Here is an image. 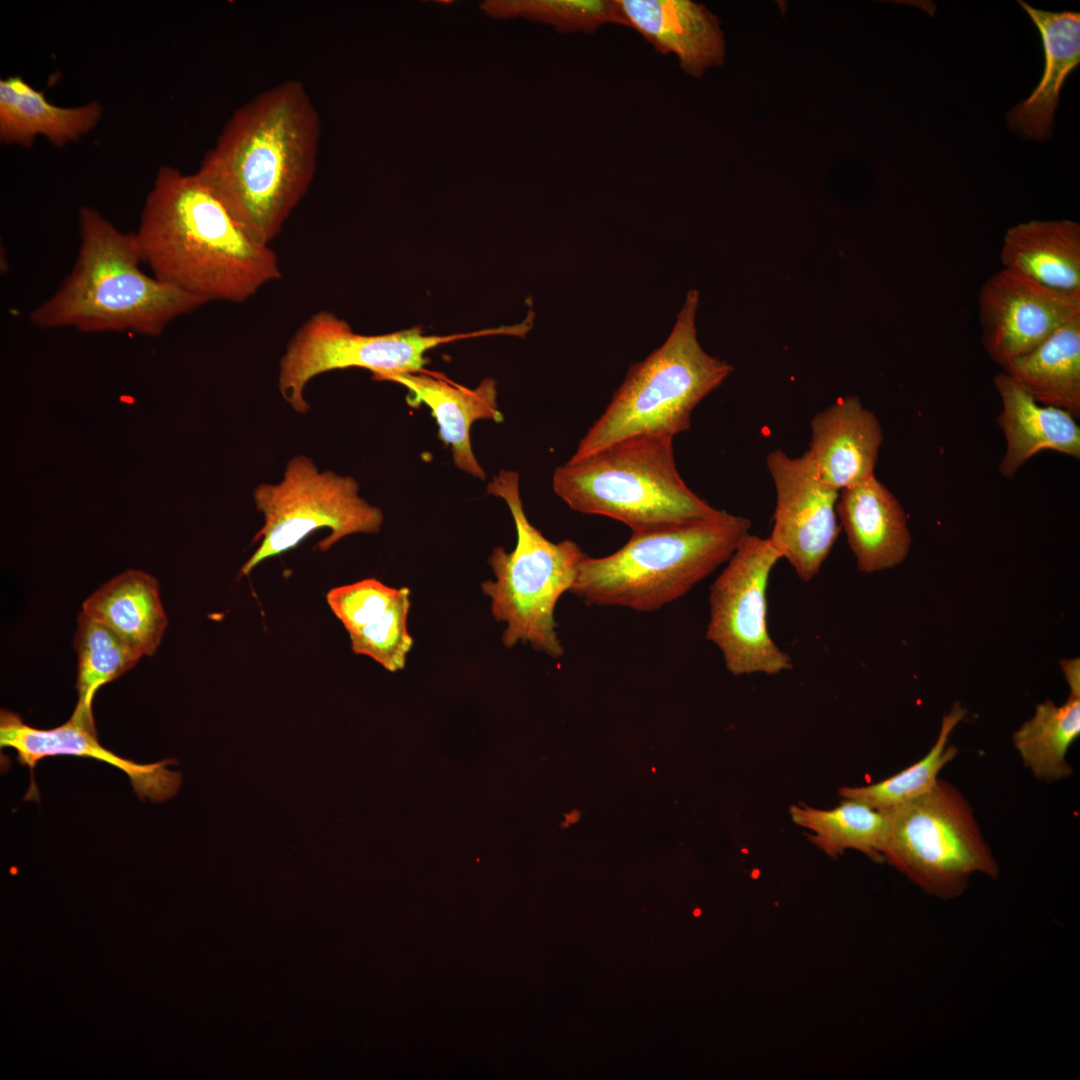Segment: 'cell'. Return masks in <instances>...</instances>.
Masks as SVG:
<instances>
[{
	"mask_svg": "<svg viewBox=\"0 0 1080 1080\" xmlns=\"http://www.w3.org/2000/svg\"><path fill=\"white\" fill-rule=\"evenodd\" d=\"M383 381L404 386L411 407L427 406L438 426V438L450 447L454 465L465 473L484 480V469L475 457L471 444V428L477 420L501 423L498 409L497 383L483 379L475 388L460 385L442 374L423 369L419 372L393 375Z\"/></svg>",
	"mask_w": 1080,
	"mask_h": 1080,
	"instance_id": "cell-16",
	"label": "cell"
},
{
	"mask_svg": "<svg viewBox=\"0 0 1080 1080\" xmlns=\"http://www.w3.org/2000/svg\"><path fill=\"white\" fill-rule=\"evenodd\" d=\"M1060 664L1070 689L1067 700L1059 706L1050 699L1037 704L1032 718L1012 735L1024 766L1048 783L1071 776L1067 753L1080 735V659H1063Z\"/></svg>",
	"mask_w": 1080,
	"mask_h": 1080,
	"instance_id": "cell-24",
	"label": "cell"
},
{
	"mask_svg": "<svg viewBox=\"0 0 1080 1080\" xmlns=\"http://www.w3.org/2000/svg\"><path fill=\"white\" fill-rule=\"evenodd\" d=\"M1003 268L1055 290L1080 292V225L1032 220L1010 227L1000 250Z\"/></svg>",
	"mask_w": 1080,
	"mask_h": 1080,
	"instance_id": "cell-22",
	"label": "cell"
},
{
	"mask_svg": "<svg viewBox=\"0 0 1080 1080\" xmlns=\"http://www.w3.org/2000/svg\"><path fill=\"white\" fill-rule=\"evenodd\" d=\"M508 12L546 22L560 30L592 33L606 24L629 27L618 0L517 1Z\"/></svg>",
	"mask_w": 1080,
	"mask_h": 1080,
	"instance_id": "cell-30",
	"label": "cell"
},
{
	"mask_svg": "<svg viewBox=\"0 0 1080 1080\" xmlns=\"http://www.w3.org/2000/svg\"><path fill=\"white\" fill-rule=\"evenodd\" d=\"M0 746L13 749L17 761L29 768L31 788L36 792L33 781L35 767L42 759L55 756L91 758L111 765L127 775L139 798L151 802L159 803L172 798L182 783L181 773L167 767L175 764V760L139 764L121 757L99 742L94 718L76 711L64 724L40 729L26 724L14 712L1 710Z\"/></svg>",
	"mask_w": 1080,
	"mask_h": 1080,
	"instance_id": "cell-14",
	"label": "cell"
},
{
	"mask_svg": "<svg viewBox=\"0 0 1080 1080\" xmlns=\"http://www.w3.org/2000/svg\"><path fill=\"white\" fill-rule=\"evenodd\" d=\"M320 135L305 86L286 80L233 112L196 174L255 240L269 245L310 187Z\"/></svg>",
	"mask_w": 1080,
	"mask_h": 1080,
	"instance_id": "cell-1",
	"label": "cell"
},
{
	"mask_svg": "<svg viewBox=\"0 0 1080 1080\" xmlns=\"http://www.w3.org/2000/svg\"><path fill=\"white\" fill-rule=\"evenodd\" d=\"M74 647L78 656L74 711L93 717L97 691L133 668L141 657L109 627L83 612L77 617Z\"/></svg>",
	"mask_w": 1080,
	"mask_h": 1080,
	"instance_id": "cell-29",
	"label": "cell"
},
{
	"mask_svg": "<svg viewBox=\"0 0 1080 1080\" xmlns=\"http://www.w3.org/2000/svg\"><path fill=\"white\" fill-rule=\"evenodd\" d=\"M98 102L78 107L51 104L20 76L0 80V139L29 146L45 136L56 146L78 140L90 132L101 117Z\"/></svg>",
	"mask_w": 1080,
	"mask_h": 1080,
	"instance_id": "cell-25",
	"label": "cell"
},
{
	"mask_svg": "<svg viewBox=\"0 0 1080 1080\" xmlns=\"http://www.w3.org/2000/svg\"><path fill=\"white\" fill-rule=\"evenodd\" d=\"M1039 404L1080 416V315L1002 367Z\"/></svg>",
	"mask_w": 1080,
	"mask_h": 1080,
	"instance_id": "cell-26",
	"label": "cell"
},
{
	"mask_svg": "<svg viewBox=\"0 0 1080 1080\" xmlns=\"http://www.w3.org/2000/svg\"><path fill=\"white\" fill-rule=\"evenodd\" d=\"M264 525L253 542L255 552L243 564L239 576H248L259 564L298 546L316 530L328 528L317 549L328 551L340 540L356 533H377L384 521L380 508L359 495L351 476L319 471L304 456L292 457L277 484L262 483L253 492Z\"/></svg>",
	"mask_w": 1080,
	"mask_h": 1080,
	"instance_id": "cell-9",
	"label": "cell"
},
{
	"mask_svg": "<svg viewBox=\"0 0 1080 1080\" xmlns=\"http://www.w3.org/2000/svg\"><path fill=\"white\" fill-rule=\"evenodd\" d=\"M978 311L983 346L1003 367L1080 315V292L1055 290L1002 268L982 285Z\"/></svg>",
	"mask_w": 1080,
	"mask_h": 1080,
	"instance_id": "cell-13",
	"label": "cell"
},
{
	"mask_svg": "<svg viewBox=\"0 0 1080 1080\" xmlns=\"http://www.w3.org/2000/svg\"><path fill=\"white\" fill-rule=\"evenodd\" d=\"M766 466L776 493L768 540L799 579L811 581L829 556L841 527L836 513L839 491L820 477L809 454L791 457L772 450Z\"/></svg>",
	"mask_w": 1080,
	"mask_h": 1080,
	"instance_id": "cell-12",
	"label": "cell"
},
{
	"mask_svg": "<svg viewBox=\"0 0 1080 1080\" xmlns=\"http://www.w3.org/2000/svg\"><path fill=\"white\" fill-rule=\"evenodd\" d=\"M580 816L581 813L578 810H572L571 812L565 814V821L562 823V827H569L570 825L577 823L580 819Z\"/></svg>",
	"mask_w": 1080,
	"mask_h": 1080,
	"instance_id": "cell-31",
	"label": "cell"
},
{
	"mask_svg": "<svg viewBox=\"0 0 1080 1080\" xmlns=\"http://www.w3.org/2000/svg\"><path fill=\"white\" fill-rule=\"evenodd\" d=\"M673 439L634 436L583 458H570L555 469L553 491L572 510L614 519L631 530L718 514L721 510L680 476Z\"/></svg>",
	"mask_w": 1080,
	"mask_h": 1080,
	"instance_id": "cell-5",
	"label": "cell"
},
{
	"mask_svg": "<svg viewBox=\"0 0 1080 1080\" xmlns=\"http://www.w3.org/2000/svg\"><path fill=\"white\" fill-rule=\"evenodd\" d=\"M966 709L954 704L942 719L938 737L928 753L917 762L879 782L863 786H844L839 789L843 799H853L880 812L904 805L931 790L940 779L941 770L958 754L950 744L954 728L966 716Z\"/></svg>",
	"mask_w": 1080,
	"mask_h": 1080,
	"instance_id": "cell-28",
	"label": "cell"
},
{
	"mask_svg": "<svg viewBox=\"0 0 1080 1080\" xmlns=\"http://www.w3.org/2000/svg\"><path fill=\"white\" fill-rule=\"evenodd\" d=\"M1002 410L998 417L1007 443L999 470L1012 479L1019 468L1042 450L1080 457V428L1068 412L1039 404L1006 373L994 378Z\"/></svg>",
	"mask_w": 1080,
	"mask_h": 1080,
	"instance_id": "cell-20",
	"label": "cell"
},
{
	"mask_svg": "<svg viewBox=\"0 0 1080 1080\" xmlns=\"http://www.w3.org/2000/svg\"><path fill=\"white\" fill-rule=\"evenodd\" d=\"M82 612L109 627L140 657L155 654L168 624L157 580L139 570L105 583L84 601Z\"/></svg>",
	"mask_w": 1080,
	"mask_h": 1080,
	"instance_id": "cell-23",
	"label": "cell"
},
{
	"mask_svg": "<svg viewBox=\"0 0 1080 1080\" xmlns=\"http://www.w3.org/2000/svg\"><path fill=\"white\" fill-rule=\"evenodd\" d=\"M487 493L505 501L517 535L511 552L500 546L493 550L488 564L495 580L481 585L490 598L493 617L506 624L502 642L507 648L529 643L534 650L559 658L564 647L556 630V604L571 592L587 554L572 540H548L532 525L524 511L516 471L500 470L488 483Z\"/></svg>",
	"mask_w": 1080,
	"mask_h": 1080,
	"instance_id": "cell-7",
	"label": "cell"
},
{
	"mask_svg": "<svg viewBox=\"0 0 1080 1080\" xmlns=\"http://www.w3.org/2000/svg\"><path fill=\"white\" fill-rule=\"evenodd\" d=\"M836 513L859 571H883L907 557L911 545L907 516L875 475L841 490Z\"/></svg>",
	"mask_w": 1080,
	"mask_h": 1080,
	"instance_id": "cell-19",
	"label": "cell"
},
{
	"mask_svg": "<svg viewBox=\"0 0 1080 1080\" xmlns=\"http://www.w3.org/2000/svg\"><path fill=\"white\" fill-rule=\"evenodd\" d=\"M629 27L657 52L674 54L682 70L701 77L725 57L720 20L701 3L691 0H618Z\"/></svg>",
	"mask_w": 1080,
	"mask_h": 1080,
	"instance_id": "cell-17",
	"label": "cell"
},
{
	"mask_svg": "<svg viewBox=\"0 0 1080 1080\" xmlns=\"http://www.w3.org/2000/svg\"><path fill=\"white\" fill-rule=\"evenodd\" d=\"M80 247L68 277L29 315L42 329L130 331L157 336L175 318L207 302L145 274L135 233H124L91 207L79 213Z\"/></svg>",
	"mask_w": 1080,
	"mask_h": 1080,
	"instance_id": "cell-3",
	"label": "cell"
},
{
	"mask_svg": "<svg viewBox=\"0 0 1080 1080\" xmlns=\"http://www.w3.org/2000/svg\"><path fill=\"white\" fill-rule=\"evenodd\" d=\"M517 327L504 326L446 336L426 335L413 327L380 335L352 330L330 311L312 315L293 335L280 359L278 388L283 399L298 413L310 405L304 390L316 376L332 370L363 368L383 381L393 375L422 371L426 353L456 340L488 335H516Z\"/></svg>",
	"mask_w": 1080,
	"mask_h": 1080,
	"instance_id": "cell-10",
	"label": "cell"
},
{
	"mask_svg": "<svg viewBox=\"0 0 1080 1080\" xmlns=\"http://www.w3.org/2000/svg\"><path fill=\"white\" fill-rule=\"evenodd\" d=\"M789 814L795 824L809 831L808 840L827 855L837 857L852 849L882 861L887 817L865 803L844 799L831 809L798 804L790 807Z\"/></svg>",
	"mask_w": 1080,
	"mask_h": 1080,
	"instance_id": "cell-27",
	"label": "cell"
},
{
	"mask_svg": "<svg viewBox=\"0 0 1080 1080\" xmlns=\"http://www.w3.org/2000/svg\"><path fill=\"white\" fill-rule=\"evenodd\" d=\"M781 559L768 538L749 534L710 587L706 638L734 676L776 675L793 667L767 627L768 581Z\"/></svg>",
	"mask_w": 1080,
	"mask_h": 1080,
	"instance_id": "cell-11",
	"label": "cell"
},
{
	"mask_svg": "<svg viewBox=\"0 0 1080 1080\" xmlns=\"http://www.w3.org/2000/svg\"><path fill=\"white\" fill-rule=\"evenodd\" d=\"M809 454L822 480L837 491L875 475L883 431L856 396L839 398L810 421Z\"/></svg>",
	"mask_w": 1080,
	"mask_h": 1080,
	"instance_id": "cell-18",
	"label": "cell"
},
{
	"mask_svg": "<svg viewBox=\"0 0 1080 1080\" xmlns=\"http://www.w3.org/2000/svg\"><path fill=\"white\" fill-rule=\"evenodd\" d=\"M1018 3L1040 33L1045 66L1032 94L1007 113V120L1010 129L1027 138L1044 141L1053 129L1062 86L1080 63V14L1044 11L1023 1Z\"/></svg>",
	"mask_w": 1080,
	"mask_h": 1080,
	"instance_id": "cell-21",
	"label": "cell"
},
{
	"mask_svg": "<svg viewBox=\"0 0 1080 1080\" xmlns=\"http://www.w3.org/2000/svg\"><path fill=\"white\" fill-rule=\"evenodd\" d=\"M882 813L888 822L882 861L924 893L951 900L965 892L973 875L999 876L970 803L949 782L939 779L922 796Z\"/></svg>",
	"mask_w": 1080,
	"mask_h": 1080,
	"instance_id": "cell-8",
	"label": "cell"
},
{
	"mask_svg": "<svg viewBox=\"0 0 1080 1080\" xmlns=\"http://www.w3.org/2000/svg\"><path fill=\"white\" fill-rule=\"evenodd\" d=\"M698 298L697 290L688 292L668 338L630 367L570 458H583L629 437L674 438L690 429L695 407L733 371L729 363L706 353L698 342Z\"/></svg>",
	"mask_w": 1080,
	"mask_h": 1080,
	"instance_id": "cell-6",
	"label": "cell"
},
{
	"mask_svg": "<svg viewBox=\"0 0 1080 1080\" xmlns=\"http://www.w3.org/2000/svg\"><path fill=\"white\" fill-rule=\"evenodd\" d=\"M135 236L154 277L207 303H243L282 275L277 254L245 230L196 172L158 170Z\"/></svg>",
	"mask_w": 1080,
	"mask_h": 1080,
	"instance_id": "cell-2",
	"label": "cell"
},
{
	"mask_svg": "<svg viewBox=\"0 0 1080 1080\" xmlns=\"http://www.w3.org/2000/svg\"><path fill=\"white\" fill-rule=\"evenodd\" d=\"M750 529L748 518L720 511L707 518L632 530L615 552L585 556L570 593L588 606L658 610L726 563Z\"/></svg>",
	"mask_w": 1080,
	"mask_h": 1080,
	"instance_id": "cell-4",
	"label": "cell"
},
{
	"mask_svg": "<svg viewBox=\"0 0 1080 1080\" xmlns=\"http://www.w3.org/2000/svg\"><path fill=\"white\" fill-rule=\"evenodd\" d=\"M326 600L348 632L354 654L373 659L389 672L404 668L413 645L407 626L409 588L366 578L331 589Z\"/></svg>",
	"mask_w": 1080,
	"mask_h": 1080,
	"instance_id": "cell-15",
	"label": "cell"
}]
</instances>
